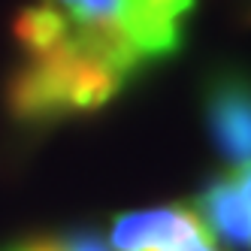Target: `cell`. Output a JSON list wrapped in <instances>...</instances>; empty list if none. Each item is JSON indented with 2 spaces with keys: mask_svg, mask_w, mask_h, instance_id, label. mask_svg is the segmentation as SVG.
I'll return each instance as SVG.
<instances>
[{
  "mask_svg": "<svg viewBox=\"0 0 251 251\" xmlns=\"http://www.w3.org/2000/svg\"><path fill=\"white\" fill-rule=\"evenodd\" d=\"M127 76L64 33L43 49L25 51V64L6 85V106L19 121L43 124L103 109Z\"/></svg>",
  "mask_w": 251,
  "mask_h": 251,
  "instance_id": "1",
  "label": "cell"
},
{
  "mask_svg": "<svg viewBox=\"0 0 251 251\" xmlns=\"http://www.w3.org/2000/svg\"><path fill=\"white\" fill-rule=\"evenodd\" d=\"M64 22L82 27H109L124 33L142 58H164L178 46V22L154 9L149 0H43Z\"/></svg>",
  "mask_w": 251,
  "mask_h": 251,
  "instance_id": "2",
  "label": "cell"
},
{
  "mask_svg": "<svg viewBox=\"0 0 251 251\" xmlns=\"http://www.w3.org/2000/svg\"><path fill=\"white\" fill-rule=\"evenodd\" d=\"M206 124L233 167L251 164V76L221 73L206 88Z\"/></svg>",
  "mask_w": 251,
  "mask_h": 251,
  "instance_id": "3",
  "label": "cell"
},
{
  "mask_svg": "<svg viewBox=\"0 0 251 251\" xmlns=\"http://www.w3.org/2000/svg\"><path fill=\"white\" fill-rule=\"evenodd\" d=\"M200 221L191 206H160L146 212H121L112 224L109 248L112 251H176L191 236L203 233Z\"/></svg>",
  "mask_w": 251,
  "mask_h": 251,
  "instance_id": "4",
  "label": "cell"
},
{
  "mask_svg": "<svg viewBox=\"0 0 251 251\" xmlns=\"http://www.w3.org/2000/svg\"><path fill=\"white\" fill-rule=\"evenodd\" d=\"M191 209L200 215L215 242L221 239L230 248H251V215L230 173L209 182L197 194Z\"/></svg>",
  "mask_w": 251,
  "mask_h": 251,
  "instance_id": "5",
  "label": "cell"
},
{
  "mask_svg": "<svg viewBox=\"0 0 251 251\" xmlns=\"http://www.w3.org/2000/svg\"><path fill=\"white\" fill-rule=\"evenodd\" d=\"M0 251H112L109 242L100 239L97 233H67V236H37L6 245Z\"/></svg>",
  "mask_w": 251,
  "mask_h": 251,
  "instance_id": "6",
  "label": "cell"
},
{
  "mask_svg": "<svg viewBox=\"0 0 251 251\" xmlns=\"http://www.w3.org/2000/svg\"><path fill=\"white\" fill-rule=\"evenodd\" d=\"M230 176H233V182H236V188H239V194H242V200H245V206H248V215H251V164H245V167H233Z\"/></svg>",
  "mask_w": 251,
  "mask_h": 251,
  "instance_id": "7",
  "label": "cell"
},
{
  "mask_svg": "<svg viewBox=\"0 0 251 251\" xmlns=\"http://www.w3.org/2000/svg\"><path fill=\"white\" fill-rule=\"evenodd\" d=\"M149 3L154 6V9H160L164 15H170V19H182V15L194 6V0H149Z\"/></svg>",
  "mask_w": 251,
  "mask_h": 251,
  "instance_id": "8",
  "label": "cell"
}]
</instances>
